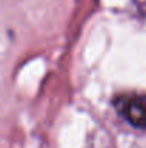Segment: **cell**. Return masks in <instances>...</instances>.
I'll use <instances>...</instances> for the list:
<instances>
[{
	"instance_id": "obj_1",
	"label": "cell",
	"mask_w": 146,
	"mask_h": 148,
	"mask_svg": "<svg viewBox=\"0 0 146 148\" xmlns=\"http://www.w3.org/2000/svg\"><path fill=\"white\" fill-rule=\"evenodd\" d=\"M116 112L132 127L146 130V95L128 92L113 99Z\"/></svg>"
}]
</instances>
